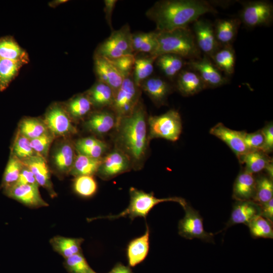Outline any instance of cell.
<instances>
[{"mask_svg":"<svg viewBox=\"0 0 273 273\" xmlns=\"http://www.w3.org/2000/svg\"><path fill=\"white\" fill-rule=\"evenodd\" d=\"M0 58L21 62L25 64L29 61L26 51L10 36L0 38Z\"/></svg>","mask_w":273,"mask_h":273,"instance_id":"cell-28","label":"cell"},{"mask_svg":"<svg viewBox=\"0 0 273 273\" xmlns=\"http://www.w3.org/2000/svg\"><path fill=\"white\" fill-rule=\"evenodd\" d=\"M11 153L21 161L36 155L30 145V140L18 132L11 149Z\"/></svg>","mask_w":273,"mask_h":273,"instance_id":"cell-42","label":"cell"},{"mask_svg":"<svg viewBox=\"0 0 273 273\" xmlns=\"http://www.w3.org/2000/svg\"><path fill=\"white\" fill-rule=\"evenodd\" d=\"M108 273H133L130 266L118 263Z\"/></svg>","mask_w":273,"mask_h":273,"instance_id":"cell-52","label":"cell"},{"mask_svg":"<svg viewBox=\"0 0 273 273\" xmlns=\"http://www.w3.org/2000/svg\"><path fill=\"white\" fill-rule=\"evenodd\" d=\"M116 118L110 110L101 109L90 114L84 123L85 127L97 135H104L116 127Z\"/></svg>","mask_w":273,"mask_h":273,"instance_id":"cell-20","label":"cell"},{"mask_svg":"<svg viewBox=\"0 0 273 273\" xmlns=\"http://www.w3.org/2000/svg\"><path fill=\"white\" fill-rule=\"evenodd\" d=\"M149 140L161 138L175 142L182 131V122L179 112L171 109L160 115L151 116L147 120Z\"/></svg>","mask_w":273,"mask_h":273,"instance_id":"cell-5","label":"cell"},{"mask_svg":"<svg viewBox=\"0 0 273 273\" xmlns=\"http://www.w3.org/2000/svg\"><path fill=\"white\" fill-rule=\"evenodd\" d=\"M102 158H94L80 153L75 159L69 174L75 176L81 175L93 176L97 174L102 162Z\"/></svg>","mask_w":273,"mask_h":273,"instance_id":"cell-33","label":"cell"},{"mask_svg":"<svg viewBox=\"0 0 273 273\" xmlns=\"http://www.w3.org/2000/svg\"><path fill=\"white\" fill-rule=\"evenodd\" d=\"M176 87L181 95L189 97L195 95L206 86L198 74L189 69L182 70L177 75Z\"/></svg>","mask_w":273,"mask_h":273,"instance_id":"cell-21","label":"cell"},{"mask_svg":"<svg viewBox=\"0 0 273 273\" xmlns=\"http://www.w3.org/2000/svg\"><path fill=\"white\" fill-rule=\"evenodd\" d=\"M54 138V136L48 131L37 138L30 140V145L36 155L47 159Z\"/></svg>","mask_w":273,"mask_h":273,"instance_id":"cell-45","label":"cell"},{"mask_svg":"<svg viewBox=\"0 0 273 273\" xmlns=\"http://www.w3.org/2000/svg\"><path fill=\"white\" fill-rule=\"evenodd\" d=\"M240 161L245 164V170L253 174L264 170L268 164L272 162L267 154L260 150L249 151Z\"/></svg>","mask_w":273,"mask_h":273,"instance_id":"cell-36","label":"cell"},{"mask_svg":"<svg viewBox=\"0 0 273 273\" xmlns=\"http://www.w3.org/2000/svg\"><path fill=\"white\" fill-rule=\"evenodd\" d=\"M210 59L224 75L230 76L234 73L236 55L232 45L220 46Z\"/></svg>","mask_w":273,"mask_h":273,"instance_id":"cell-27","label":"cell"},{"mask_svg":"<svg viewBox=\"0 0 273 273\" xmlns=\"http://www.w3.org/2000/svg\"><path fill=\"white\" fill-rule=\"evenodd\" d=\"M239 19L249 28L267 26L273 19V6L264 1L243 2Z\"/></svg>","mask_w":273,"mask_h":273,"instance_id":"cell-8","label":"cell"},{"mask_svg":"<svg viewBox=\"0 0 273 273\" xmlns=\"http://www.w3.org/2000/svg\"><path fill=\"white\" fill-rule=\"evenodd\" d=\"M184 209L185 215L178 222V234L187 239L196 238L206 242H213V234L205 231L203 218L199 212L188 204Z\"/></svg>","mask_w":273,"mask_h":273,"instance_id":"cell-9","label":"cell"},{"mask_svg":"<svg viewBox=\"0 0 273 273\" xmlns=\"http://www.w3.org/2000/svg\"><path fill=\"white\" fill-rule=\"evenodd\" d=\"M84 239L81 238H68L60 236L54 237L50 244L54 251L65 259L82 252L81 245Z\"/></svg>","mask_w":273,"mask_h":273,"instance_id":"cell-32","label":"cell"},{"mask_svg":"<svg viewBox=\"0 0 273 273\" xmlns=\"http://www.w3.org/2000/svg\"><path fill=\"white\" fill-rule=\"evenodd\" d=\"M22 162L33 173L39 186L46 189L52 198L56 197L47 159L35 155Z\"/></svg>","mask_w":273,"mask_h":273,"instance_id":"cell-18","label":"cell"},{"mask_svg":"<svg viewBox=\"0 0 273 273\" xmlns=\"http://www.w3.org/2000/svg\"><path fill=\"white\" fill-rule=\"evenodd\" d=\"M132 169V164L128 157L115 147L102 158L97 174L102 179L108 180Z\"/></svg>","mask_w":273,"mask_h":273,"instance_id":"cell-10","label":"cell"},{"mask_svg":"<svg viewBox=\"0 0 273 273\" xmlns=\"http://www.w3.org/2000/svg\"><path fill=\"white\" fill-rule=\"evenodd\" d=\"M129 54H133L132 33L129 25L126 24L112 31L110 36L98 46L95 55L113 60Z\"/></svg>","mask_w":273,"mask_h":273,"instance_id":"cell-7","label":"cell"},{"mask_svg":"<svg viewBox=\"0 0 273 273\" xmlns=\"http://www.w3.org/2000/svg\"><path fill=\"white\" fill-rule=\"evenodd\" d=\"M64 266L69 273H89L93 270L82 252L65 259Z\"/></svg>","mask_w":273,"mask_h":273,"instance_id":"cell-44","label":"cell"},{"mask_svg":"<svg viewBox=\"0 0 273 273\" xmlns=\"http://www.w3.org/2000/svg\"><path fill=\"white\" fill-rule=\"evenodd\" d=\"M157 32V47L152 56L171 54L189 60L200 57L193 32L188 27Z\"/></svg>","mask_w":273,"mask_h":273,"instance_id":"cell-3","label":"cell"},{"mask_svg":"<svg viewBox=\"0 0 273 273\" xmlns=\"http://www.w3.org/2000/svg\"><path fill=\"white\" fill-rule=\"evenodd\" d=\"M117 2V1L116 0H105L104 1L105 5L104 12L105 13V18L108 25L111 29L112 30V31L113 30L112 25V16Z\"/></svg>","mask_w":273,"mask_h":273,"instance_id":"cell-50","label":"cell"},{"mask_svg":"<svg viewBox=\"0 0 273 273\" xmlns=\"http://www.w3.org/2000/svg\"><path fill=\"white\" fill-rule=\"evenodd\" d=\"M94 108L86 94L77 95L67 104L65 108L71 119L79 120L89 114Z\"/></svg>","mask_w":273,"mask_h":273,"instance_id":"cell-34","label":"cell"},{"mask_svg":"<svg viewBox=\"0 0 273 273\" xmlns=\"http://www.w3.org/2000/svg\"><path fill=\"white\" fill-rule=\"evenodd\" d=\"M97 184L93 176L81 175L75 177L73 183L75 192L83 197L93 196L97 190Z\"/></svg>","mask_w":273,"mask_h":273,"instance_id":"cell-43","label":"cell"},{"mask_svg":"<svg viewBox=\"0 0 273 273\" xmlns=\"http://www.w3.org/2000/svg\"><path fill=\"white\" fill-rule=\"evenodd\" d=\"M147 115L140 101L129 116L122 118L116 126L115 147L129 158L132 169L144 165L149 145Z\"/></svg>","mask_w":273,"mask_h":273,"instance_id":"cell-2","label":"cell"},{"mask_svg":"<svg viewBox=\"0 0 273 273\" xmlns=\"http://www.w3.org/2000/svg\"><path fill=\"white\" fill-rule=\"evenodd\" d=\"M71 119L65 108L55 104L47 110L43 121L54 136H63L76 132Z\"/></svg>","mask_w":273,"mask_h":273,"instance_id":"cell-12","label":"cell"},{"mask_svg":"<svg viewBox=\"0 0 273 273\" xmlns=\"http://www.w3.org/2000/svg\"><path fill=\"white\" fill-rule=\"evenodd\" d=\"M259 215H260V206L257 203L253 200L236 201L224 229L237 224L243 223L248 225Z\"/></svg>","mask_w":273,"mask_h":273,"instance_id":"cell-19","label":"cell"},{"mask_svg":"<svg viewBox=\"0 0 273 273\" xmlns=\"http://www.w3.org/2000/svg\"><path fill=\"white\" fill-rule=\"evenodd\" d=\"M74 147L78 153L94 158H102L108 150V145L105 142L94 136L77 140Z\"/></svg>","mask_w":273,"mask_h":273,"instance_id":"cell-29","label":"cell"},{"mask_svg":"<svg viewBox=\"0 0 273 273\" xmlns=\"http://www.w3.org/2000/svg\"><path fill=\"white\" fill-rule=\"evenodd\" d=\"M89 273H97V272H96L94 270H92Z\"/></svg>","mask_w":273,"mask_h":273,"instance_id":"cell-54","label":"cell"},{"mask_svg":"<svg viewBox=\"0 0 273 273\" xmlns=\"http://www.w3.org/2000/svg\"><path fill=\"white\" fill-rule=\"evenodd\" d=\"M272 223L261 215H259L255 217L247 226L253 238L272 239Z\"/></svg>","mask_w":273,"mask_h":273,"instance_id":"cell-41","label":"cell"},{"mask_svg":"<svg viewBox=\"0 0 273 273\" xmlns=\"http://www.w3.org/2000/svg\"><path fill=\"white\" fill-rule=\"evenodd\" d=\"M256 178L245 170L236 177L233 190V198L236 201L253 200L255 190Z\"/></svg>","mask_w":273,"mask_h":273,"instance_id":"cell-25","label":"cell"},{"mask_svg":"<svg viewBox=\"0 0 273 273\" xmlns=\"http://www.w3.org/2000/svg\"><path fill=\"white\" fill-rule=\"evenodd\" d=\"M149 227L146 224L144 234L129 242L126 250L129 266L134 267L146 258L149 250Z\"/></svg>","mask_w":273,"mask_h":273,"instance_id":"cell-23","label":"cell"},{"mask_svg":"<svg viewBox=\"0 0 273 273\" xmlns=\"http://www.w3.org/2000/svg\"><path fill=\"white\" fill-rule=\"evenodd\" d=\"M209 132L224 142L240 161L249 151L244 142L245 131L233 130L218 123L210 129Z\"/></svg>","mask_w":273,"mask_h":273,"instance_id":"cell-15","label":"cell"},{"mask_svg":"<svg viewBox=\"0 0 273 273\" xmlns=\"http://www.w3.org/2000/svg\"><path fill=\"white\" fill-rule=\"evenodd\" d=\"M48 131L43 121L34 118H26L19 123L18 132L30 140Z\"/></svg>","mask_w":273,"mask_h":273,"instance_id":"cell-39","label":"cell"},{"mask_svg":"<svg viewBox=\"0 0 273 273\" xmlns=\"http://www.w3.org/2000/svg\"><path fill=\"white\" fill-rule=\"evenodd\" d=\"M24 63L0 58V91L3 92L18 75Z\"/></svg>","mask_w":273,"mask_h":273,"instance_id":"cell-37","label":"cell"},{"mask_svg":"<svg viewBox=\"0 0 273 273\" xmlns=\"http://www.w3.org/2000/svg\"><path fill=\"white\" fill-rule=\"evenodd\" d=\"M264 170H266L267 176L272 179L273 176V165L272 162H270L266 166Z\"/></svg>","mask_w":273,"mask_h":273,"instance_id":"cell-53","label":"cell"},{"mask_svg":"<svg viewBox=\"0 0 273 273\" xmlns=\"http://www.w3.org/2000/svg\"><path fill=\"white\" fill-rule=\"evenodd\" d=\"M210 3L202 0H163L156 2L146 12L158 32L188 27L204 14L216 13Z\"/></svg>","mask_w":273,"mask_h":273,"instance_id":"cell-1","label":"cell"},{"mask_svg":"<svg viewBox=\"0 0 273 273\" xmlns=\"http://www.w3.org/2000/svg\"><path fill=\"white\" fill-rule=\"evenodd\" d=\"M16 184L32 185L39 187L33 173L24 165Z\"/></svg>","mask_w":273,"mask_h":273,"instance_id":"cell-49","label":"cell"},{"mask_svg":"<svg viewBox=\"0 0 273 273\" xmlns=\"http://www.w3.org/2000/svg\"><path fill=\"white\" fill-rule=\"evenodd\" d=\"M241 23L239 18L216 20L213 25L214 30L216 38L221 46L232 45Z\"/></svg>","mask_w":273,"mask_h":273,"instance_id":"cell-22","label":"cell"},{"mask_svg":"<svg viewBox=\"0 0 273 273\" xmlns=\"http://www.w3.org/2000/svg\"><path fill=\"white\" fill-rule=\"evenodd\" d=\"M94 108L99 110L110 108L114 98V92L108 85L97 81L86 92Z\"/></svg>","mask_w":273,"mask_h":273,"instance_id":"cell-26","label":"cell"},{"mask_svg":"<svg viewBox=\"0 0 273 273\" xmlns=\"http://www.w3.org/2000/svg\"><path fill=\"white\" fill-rule=\"evenodd\" d=\"M156 58L150 55L135 57L132 77L138 86L153 73Z\"/></svg>","mask_w":273,"mask_h":273,"instance_id":"cell-35","label":"cell"},{"mask_svg":"<svg viewBox=\"0 0 273 273\" xmlns=\"http://www.w3.org/2000/svg\"><path fill=\"white\" fill-rule=\"evenodd\" d=\"M244 142L249 151H261L264 144V136L261 130L252 133H244Z\"/></svg>","mask_w":273,"mask_h":273,"instance_id":"cell-47","label":"cell"},{"mask_svg":"<svg viewBox=\"0 0 273 273\" xmlns=\"http://www.w3.org/2000/svg\"><path fill=\"white\" fill-rule=\"evenodd\" d=\"M23 165L20 160L10 153L1 185L3 191L16 183Z\"/></svg>","mask_w":273,"mask_h":273,"instance_id":"cell-38","label":"cell"},{"mask_svg":"<svg viewBox=\"0 0 273 273\" xmlns=\"http://www.w3.org/2000/svg\"><path fill=\"white\" fill-rule=\"evenodd\" d=\"M186 65L198 74L206 88L219 87L229 82L227 77L223 75L210 58L206 56L189 60L186 62Z\"/></svg>","mask_w":273,"mask_h":273,"instance_id":"cell-11","label":"cell"},{"mask_svg":"<svg viewBox=\"0 0 273 273\" xmlns=\"http://www.w3.org/2000/svg\"><path fill=\"white\" fill-rule=\"evenodd\" d=\"M260 215L272 222L273 220V198L260 205Z\"/></svg>","mask_w":273,"mask_h":273,"instance_id":"cell-51","label":"cell"},{"mask_svg":"<svg viewBox=\"0 0 273 273\" xmlns=\"http://www.w3.org/2000/svg\"><path fill=\"white\" fill-rule=\"evenodd\" d=\"M155 62L165 76L173 78L183 70L187 62L177 55L164 54L157 56Z\"/></svg>","mask_w":273,"mask_h":273,"instance_id":"cell-30","label":"cell"},{"mask_svg":"<svg viewBox=\"0 0 273 273\" xmlns=\"http://www.w3.org/2000/svg\"><path fill=\"white\" fill-rule=\"evenodd\" d=\"M264 136V144L261 151L267 154L273 150V124L270 122L261 129Z\"/></svg>","mask_w":273,"mask_h":273,"instance_id":"cell-48","label":"cell"},{"mask_svg":"<svg viewBox=\"0 0 273 273\" xmlns=\"http://www.w3.org/2000/svg\"><path fill=\"white\" fill-rule=\"evenodd\" d=\"M141 89L134 82L132 75L124 78L115 92L110 109L116 118V125L120 119L129 116L141 101Z\"/></svg>","mask_w":273,"mask_h":273,"instance_id":"cell-6","label":"cell"},{"mask_svg":"<svg viewBox=\"0 0 273 273\" xmlns=\"http://www.w3.org/2000/svg\"><path fill=\"white\" fill-rule=\"evenodd\" d=\"M193 33L200 52L210 58L220 47L215 35L214 26L210 22L198 19L193 22Z\"/></svg>","mask_w":273,"mask_h":273,"instance_id":"cell-13","label":"cell"},{"mask_svg":"<svg viewBox=\"0 0 273 273\" xmlns=\"http://www.w3.org/2000/svg\"><path fill=\"white\" fill-rule=\"evenodd\" d=\"M130 201L128 207L117 215H109L105 216L92 218H106L115 219L120 217L130 218L131 220L138 217L146 218L153 208L158 204L164 202L172 201L178 203L184 208L187 203L180 197H173L165 198H158L154 196V193H147L142 190L131 187L129 191Z\"/></svg>","mask_w":273,"mask_h":273,"instance_id":"cell-4","label":"cell"},{"mask_svg":"<svg viewBox=\"0 0 273 273\" xmlns=\"http://www.w3.org/2000/svg\"><path fill=\"white\" fill-rule=\"evenodd\" d=\"M157 32H137L132 33L133 53L152 55L157 47Z\"/></svg>","mask_w":273,"mask_h":273,"instance_id":"cell-31","label":"cell"},{"mask_svg":"<svg viewBox=\"0 0 273 273\" xmlns=\"http://www.w3.org/2000/svg\"><path fill=\"white\" fill-rule=\"evenodd\" d=\"M38 188V186L32 185L15 184L4 190L3 193L7 197L29 207L39 208L48 206V204L40 196Z\"/></svg>","mask_w":273,"mask_h":273,"instance_id":"cell-14","label":"cell"},{"mask_svg":"<svg viewBox=\"0 0 273 273\" xmlns=\"http://www.w3.org/2000/svg\"><path fill=\"white\" fill-rule=\"evenodd\" d=\"M272 197V179L265 175L256 178L255 190L253 201L261 205L271 199Z\"/></svg>","mask_w":273,"mask_h":273,"instance_id":"cell-40","label":"cell"},{"mask_svg":"<svg viewBox=\"0 0 273 273\" xmlns=\"http://www.w3.org/2000/svg\"><path fill=\"white\" fill-rule=\"evenodd\" d=\"M94 68L98 81L109 86L115 93L124 78L114 66L108 59L95 55Z\"/></svg>","mask_w":273,"mask_h":273,"instance_id":"cell-16","label":"cell"},{"mask_svg":"<svg viewBox=\"0 0 273 273\" xmlns=\"http://www.w3.org/2000/svg\"><path fill=\"white\" fill-rule=\"evenodd\" d=\"M140 88L157 107L166 105L172 88L167 81L159 77H150L141 83Z\"/></svg>","mask_w":273,"mask_h":273,"instance_id":"cell-17","label":"cell"},{"mask_svg":"<svg viewBox=\"0 0 273 273\" xmlns=\"http://www.w3.org/2000/svg\"><path fill=\"white\" fill-rule=\"evenodd\" d=\"M73 145L65 141L56 148L53 155V161L56 169L63 174L69 173L73 165L76 155Z\"/></svg>","mask_w":273,"mask_h":273,"instance_id":"cell-24","label":"cell"},{"mask_svg":"<svg viewBox=\"0 0 273 273\" xmlns=\"http://www.w3.org/2000/svg\"><path fill=\"white\" fill-rule=\"evenodd\" d=\"M135 59L134 54H129L115 59L108 60L125 78L132 75Z\"/></svg>","mask_w":273,"mask_h":273,"instance_id":"cell-46","label":"cell"}]
</instances>
